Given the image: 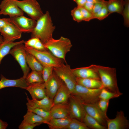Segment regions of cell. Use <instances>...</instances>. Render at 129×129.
Wrapping results in <instances>:
<instances>
[{"instance_id": "9", "label": "cell", "mask_w": 129, "mask_h": 129, "mask_svg": "<svg viewBox=\"0 0 129 129\" xmlns=\"http://www.w3.org/2000/svg\"><path fill=\"white\" fill-rule=\"evenodd\" d=\"M11 22L22 33H31L37 23L36 20L23 15L10 17Z\"/></svg>"}, {"instance_id": "35", "label": "cell", "mask_w": 129, "mask_h": 129, "mask_svg": "<svg viewBox=\"0 0 129 129\" xmlns=\"http://www.w3.org/2000/svg\"><path fill=\"white\" fill-rule=\"evenodd\" d=\"M110 14L107 7L106 3L100 11L93 16L94 19L102 20L107 17Z\"/></svg>"}, {"instance_id": "14", "label": "cell", "mask_w": 129, "mask_h": 129, "mask_svg": "<svg viewBox=\"0 0 129 129\" xmlns=\"http://www.w3.org/2000/svg\"><path fill=\"white\" fill-rule=\"evenodd\" d=\"M26 94L27 101L26 103L27 110L38 108L49 111L54 105L53 100L47 96L42 99L36 100L29 99L27 93Z\"/></svg>"}, {"instance_id": "4", "label": "cell", "mask_w": 129, "mask_h": 129, "mask_svg": "<svg viewBox=\"0 0 129 129\" xmlns=\"http://www.w3.org/2000/svg\"><path fill=\"white\" fill-rule=\"evenodd\" d=\"M25 49L26 51L33 55L43 66L58 67L64 62L63 59L55 56L48 50L39 51L25 46Z\"/></svg>"}, {"instance_id": "45", "label": "cell", "mask_w": 129, "mask_h": 129, "mask_svg": "<svg viewBox=\"0 0 129 129\" xmlns=\"http://www.w3.org/2000/svg\"><path fill=\"white\" fill-rule=\"evenodd\" d=\"M7 123L1 120L0 118V129H5L8 126Z\"/></svg>"}, {"instance_id": "37", "label": "cell", "mask_w": 129, "mask_h": 129, "mask_svg": "<svg viewBox=\"0 0 129 129\" xmlns=\"http://www.w3.org/2000/svg\"><path fill=\"white\" fill-rule=\"evenodd\" d=\"M71 14L73 20L78 22L83 21V18L79 8L77 6L74 8L71 11Z\"/></svg>"}, {"instance_id": "30", "label": "cell", "mask_w": 129, "mask_h": 129, "mask_svg": "<svg viewBox=\"0 0 129 129\" xmlns=\"http://www.w3.org/2000/svg\"><path fill=\"white\" fill-rule=\"evenodd\" d=\"M123 94V93H116L110 91L106 89L102 88L101 89L99 96V99L106 100L117 98Z\"/></svg>"}, {"instance_id": "26", "label": "cell", "mask_w": 129, "mask_h": 129, "mask_svg": "<svg viewBox=\"0 0 129 129\" xmlns=\"http://www.w3.org/2000/svg\"><path fill=\"white\" fill-rule=\"evenodd\" d=\"M26 56L27 64L32 70L42 72L43 66L33 55L26 51Z\"/></svg>"}, {"instance_id": "25", "label": "cell", "mask_w": 129, "mask_h": 129, "mask_svg": "<svg viewBox=\"0 0 129 129\" xmlns=\"http://www.w3.org/2000/svg\"><path fill=\"white\" fill-rule=\"evenodd\" d=\"M25 41L22 40L14 42L4 41L0 45V65L3 58L9 54L11 49L15 45L20 43H24Z\"/></svg>"}, {"instance_id": "21", "label": "cell", "mask_w": 129, "mask_h": 129, "mask_svg": "<svg viewBox=\"0 0 129 129\" xmlns=\"http://www.w3.org/2000/svg\"><path fill=\"white\" fill-rule=\"evenodd\" d=\"M50 111L52 118H61L69 117V103L54 105Z\"/></svg>"}, {"instance_id": "2", "label": "cell", "mask_w": 129, "mask_h": 129, "mask_svg": "<svg viewBox=\"0 0 129 129\" xmlns=\"http://www.w3.org/2000/svg\"><path fill=\"white\" fill-rule=\"evenodd\" d=\"M45 47L56 57L63 59L65 63L66 54L70 51L72 45L69 38L61 37L58 39L52 38L43 44Z\"/></svg>"}, {"instance_id": "11", "label": "cell", "mask_w": 129, "mask_h": 129, "mask_svg": "<svg viewBox=\"0 0 129 129\" xmlns=\"http://www.w3.org/2000/svg\"><path fill=\"white\" fill-rule=\"evenodd\" d=\"M24 12L17 5L16 0H3L0 4V15L10 17L23 15Z\"/></svg>"}, {"instance_id": "44", "label": "cell", "mask_w": 129, "mask_h": 129, "mask_svg": "<svg viewBox=\"0 0 129 129\" xmlns=\"http://www.w3.org/2000/svg\"><path fill=\"white\" fill-rule=\"evenodd\" d=\"M77 5V6L83 7L86 2V0H73Z\"/></svg>"}, {"instance_id": "47", "label": "cell", "mask_w": 129, "mask_h": 129, "mask_svg": "<svg viewBox=\"0 0 129 129\" xmlns=\"http://www.w3.org/2000/svg\"><path fill=\"white\" fill-rule=\"evenodd\" d=\"M4 40L2 37L0 35V45L3 42Z\"/></svg>"}, {"instance_id": "29", "label": "cell", "mask_w": 129, "mask_h": 129, "mask_svg": "<svg viewBox=\"0 0 129 129\" xmlns=\"http://www.w3.org/2000/svg\"><path fill=\"white\" fill-rule=\"evenodd\" d=\"M26 81L28 86L34 83H44L41 72L35 70H32L28 74L26 78Z\"/></svg>"}, {"instance_id": "6", "label": "cell", "mask_w": 129, "mask_h": 129, "mask_svg": "<svg viewBox=\"0 0 129 129\" xmlns=\"http://www.w3.org/2000/svg\"><path fill=\"white\" fill-rule=\"evenodd\" d=\"M53 71L66 85L71 93L77 84L76 77L70 66L67 63L65 64H63L60 67H53Z\"/></svg>"}, {"instance_id": "32", "label": "cell", "mask_w": 129, "mask_h": 129, "mask_svg": "<svg viewBox=\"0 0 129 129\" xmlns=\"http://www.w3.org/2000/svg\"><path fill=\"white\" fill-rule=\"evenodd\" d=\"M66 129H90L82 122L75 118H72Z\"/></svg>"}, {"instance_id": "13", "label": "cell", "mask_w": 129, "mask_h": 129, "mask_svg": "<svg viewBox=\"0 0 129 129\" xmlns=\"http://www.w3.org/2000/svg\"><path fill=\"white\" fill-rule=\"evenodd\" d=\"M82 104L86 113L95 119L101 124L107 128L106 119L108 117L100 110L97 103Z\"/></svg>"}, {"instance_id": "5", "label": "cell", "mask_w": 129, "mask_h": 129, "mask_svg": "<svg viewBox=\"0 0 129 129\" xmlns=\"http://www.w3.org/2000/svg\"><path fill=\"white\" fill-rule=\"evenodd\" d=\"M102 89H90L77 84L71 94L82 103L96 104L99 99V96Z\"/></svg>"}, {"instance_id": "31", "label": "cell", "mask_w": 129, "mask_h": 129, "mask_svg": "<svg viewBox=\"0 0 129 129\" xmlns=\"http://www.w3.org/2000/svg\"><path fill=\"white\" fill-rule=\"evenodd\" d=\"M29 44L30 48L37 50H48L44 46L40 40L37 38H31L29 41Z\"/></svg>"}, {"instance_id": "42", "label": "cell", "mask_w": 129, "mask_h": 129, "mask_svg": "<svg viewBox=\"0 0 129 129\" xmlns=\"http://www.w3.org/2000/svg\"><path fill=\"white\" fill-rule=\"evenodd\" d=\"M11 22L10 18H0V32L4 27Z\"/></svg>"}, {"instance_id": "22", "label": "cell", "mask_w": 129, "mask_h": 129, "mask_svg": "<svg viewBox=\"0 0 129 129\" xmlns=\"http://www.w3.org/2000/svg\"><path fill=\"white\" fill-rule=\"evenodd\" d=\"M77 84L90 89L102 88L100 80L91 78H83L76 77Z\"/></svg>"}, {"instance_id": "40", "label": "cell", "mask_w": 129, "mask_h": 129, "mask_svg": "<svg viewBox=\"0 0 129 129\" xmlns=\"http://www.w3.org/2000/svg\"><path fill=\"white\" fill-rule=\"evenodd\" d=\"M106 1L100 0L95 3L94 5L92 11L93 15L96 13L100 11L106 4Z\"/></svg>"}, {"instance_id": "34", "label": "cell", "mask_w": 129, "mask_h": 129, "mask_svg": "<svg viewBox=\"0 0 129 129\" xmlns=\"http://www.w3.org/2000/svg\"><path fill=\"white\" fill-rule=\"evenodd\" d=\"M122 15L124 20V25L127 27H129V0H124V8Z\"/></svg>"}, {"instance_id": "17", "label": "cell", "mask_w": 129, "mask_h": 129, "mask_svg": "<svg viewBox=\"0 0 129 129\" xmlns=\"http://www.w3.org/2000/svg\"><path fill=\"white\" fill-rule=\"evenodd\" d=\"M32 99L39 100L47 96L45 83H35L30 84L25 88Z\"/></svg>"}, {"instance_id": "16", "label": "cell", "mask_w": 129, "mask_h": 129, "mask_svg": "<svg viewBox=\"0 0 129 129\" xmlns=\"http://www.w3.org/2000/svg\"><path fill=\"white\" fill-rule=\"evenodd\" d=\"M0 33L4 41L11 42L21 38L22 33L11 22L4 27Z\"/></svg>"}, {"instance_id": "19", "label": "cell", "mask_w": 129, "mask_h": 129, "mask_svg": "<svg viewBox=\"0 0 129 129\" xmlns=\"http://www.w3.org/2000/svg\"><path fill=\"white\" fill-rule=\"evenodd\" d=\"M0 78V90L10 87H15L25 89L28 86L26 78L23 77L16 79H10L1 74Z\"/></svg>"}, {"instance_id": "15", "label": "cell", "mask_w": 129, "mask_h": 129, "mask_svg": "<svg viewBox=\"0 0 129 129\" xmlns=\"http://www.w3.org/2000/svg\"><path fill=\"white\" fill-rule=\"evenodd\" d=\"M63 82L53 71L51 76L45 82L47 96L53 100L57 91Z\"/></svg>"}, {"instance_id": "20", "label": "cell", "mask_w": 129, "mask_h": 129, "mask_svg": "<svg viewBox=\"0 0 129 129\" xmlns=\"http://www.w3.org/2000/svg\"><path fill=\"white\" fill-rule=\"evenodd\" d=\"M71 94L69 89L63 82L54 98V105L68 103Z\"/></svg>"}, {"instance_id": "28", "label": "cell", "mask_w": 129, "mask_h": 129, "mask_svg": "<svg viewBox=\"0 0 129 129\" xmlns=\"http://www.w3.org/2000/svg\"><path fill=\"white\" fill-rule=\"evenodd\" d=\"M82 122L90 129H107V128L101 124L95 119L86 113L83 118Z\"/></svg>"}, {"instance_id": "36", "label": "cell", "mask_w": 129, "mask_h": 129, "mask_svg": "<svg viewBox=\"0 0 129 129\" xmlns=\"http://www.w3.org/2000/svg\"><path fill=\"white\" fill-rule=\"evenodd\" d=\"M109 100L99 99L97 103V105L101 112L107 116V113L109 104Z\"/></svg>"}, {"instance_id": "8", "label": "cell", "mask_w": 129, "mask_h": 129, "mask_svg": "<svg viewBox=\"0 0 129 129\" xmlns=\"http://www.w3.org/2000/svg\"><path fill=\"white\" fill-rule=\"evenodd\" d=\"M24 43L18 44L11 50L9 54L13 56L20 65L23 72L22 77L26 78L29 73V69L27 63L25 46Z\"/></svg>"}, {"instance_id": "24", "label": "cell", "mask_w": 129, "mask_h": 129, "mask_svg": "<svg viewBox=\"0 0 129 129\" xmlns=\"http://www.w3.org/2000/svg\"><path fill=\"white\" fill-rule=\"evenodd\" d=\"M124 0H109L106 6L110 14L116 12L122 15L124 8Z\"/></svg>"}, {"instance_id": "10", "label": "cell", "mask_w": 129, "mask_h": 129, "mask_svg": "<svg viewBox=\"0 0 129 129\" xmlns=\"http://www.w3.org/2000/svg\"><path fill=\"white\" fill-rule=\"evenodd\" d=\"M69 100L70 117L82 122L86 112L82 103L76 97L71 94Z\"/></svg>"}, {"instance_id": "39", "label": "cell", "mask_w": 129, "mask_h": 129, "mask_svg": "<svg viewBox=\"0 0 129 129\" xmlns=\"http://www.w3.org/2000/svg\"><path fill=\"white\" fill-rule=\"evenodd\" d=\"M78 7L80 9L82 13L83 18V21L89 22L94 19L93 15L92 13L83 7Z\"/></svg>"}, {"instance_id": "1", "label": "cell", "mask_w": 129, "mask_h": 129, "mask_svg": "<svg viewBox=\"0 0 129 129\" xmlns=\"http://www.w3.org/2000/svg\"><path fill=\"white\" fill-rule=\"evenodd\" d=\"M37 21L36 26L31 33V38H38L44 44L53 38V34L55 27L53 25L48 11Z\"/></svg>"}, {"instance_id": "18", "label": "cell", "mask_w": 129, "mask_h": 129, "mask_svg": "<svg viewBox=\"0 0 129 129\" xmlns=\"http://www.w3.org/2000/svg\"><path fill=\"white\" fill-rule=\"evenodd\" d=\"M76 77L81 78H91L100 80L98 73L93 65L90 66L72 69Z\"/></svg>"}, {"instance_id": "33", "label": "cell", "mask_w": 129, "mask_h": 129, "mask_svg": "<svg viewBox=\"0 0 129 129\" xmlns=\"http://www.w3.org/2000/svg\"><path fill=\"white\" fill-rule=\"evenodd\" d=\"M40 116L48 122L52 119L50 111H47L43 109L36 108L29 110Z\"/></svg>"}, {"instance_id": "43", "label": "cell", "mask_w": 129, "mask_h": 129, "mask_svg": "<svg viewBox=\"0 0 129 129\" xmlns=\"http://www.w3.org/2000/svg\"><path fill=\"white\" fill-rule=\"evenodd\" d=\"M95 4L86 2L83 7L87 10L92 13L93 7Z\"/></svg>"}, {"instance_id": "27", "label": "cell", "mask_w": 129, "mask_h": 129, "mask_svg": "<svg viewBox=\"0 0 129 129\" xmlns=\"http://www.w3.org/2000/svg\"><path fill=\"white\" fill-rule=\"evenodd\" d=\"M23 121L31 124L40 123L47 124L48 122L41 117L31 111H27L23 116Z\"/></svg>"}, {"instance_id": "7", "label": "cell", "mask_w": 129, "mask_h": 129, "mask_svg": "<svg viewBox=\"0 0 129 129\" xmlns=\"http://www.w3.org/2000/svg\"><path fill=\"white\" fill-rule=\"evenodd\" d=\"M18 6L30 17L37 20L44 14L36 0H16Z\"/></svg>"}, {"instance_id": "12", "label": "cell", "mask_w": 129, "mask_h": 129, "mask_svg": "<svg viewBox=\"0 0 129 129\" xmlns=\"http://www.w3.org/2000/svg\"><path fill=\"white\" fill-rule=\"evenodd\" d=\"M107 129H128L129 128V122L122 110L117 111L115 117L106 119Z\"/></svg>"}, {"instance_id": "38", "label": "cell", "mask_w": 129, "mask_h": 129, "mask_svg": "<svg viewBox=\"0 0 129 129\" xmlns=\"http://www.w3.org/2000/svg\"><path fill=\"white\" fill-rule=\"evenodd\" d=\"M53 72V67L49 66H44L41 72L44 82H46L51 76Z\"/></svg>"}, {"instance_id": "3", "label": "cell", "mask_w": 129, "mask_h": 129, "mask_svg": "<svg viewBox=\"0 0 129 129\" xmlns=\"http://www.w3.org/2000/svg\"><path fill=\"white\" fill-rule=\"evenodd\" d=\"M93 66L98 73L103 88L113 92L121 93L117 85L115 72L113 69L99 66Z\"/></svg>"}, {"instance_id": "46", "label": "cell", "mask_w": 129, "mask_h": 129, "mask_svg": "<svg viewBox=\"0 0 129 129\" xmlns=\"http://www.w3.org/2000/svg\"><path fill=\"white\" fill-rule=\"evenodd\" d=\"M100 0H86V2H91L94 4L98 2Z\"/></svg>"}, {"instance_id": "41", "label": "cell", "mask_w": 129, "mask_h": 129, "mask_svg": "<svg viewBox=\"0 0 129 129\" xmlns=\"http://www.w3.org/2000/svg\"><path fill=\"white\" fill-rule=\"evenodd\" d=\"M42 124L36 123L31 124L25 122L23 121L18 126L19 129H32L35 127L40 125Z\"/></svg>"}, {"instance_id": "23", "label": "cell", "mask_w": 129, "mask_h": 129, "mask_svg": "<svg viewBox=\"0 0 129 129\" xmlns=\"http://www.w3.org/2000/svg\"><path fill=\"white\" fill-rule=\"evenodd\" d=\"M72 118L69 117L59 118H52L48 123L50 129H66Z\"/></svg>"}]
</instances>
